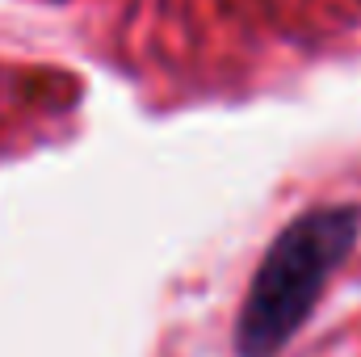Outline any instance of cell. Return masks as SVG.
<instances>
[{"mask_svg": "<svg viewBox=\"0 0 361 357\" xmlns=\"http://www.w3.org/2000/svg\"><path fill=\"white\" fill-rule=\"evenodd\" d=\"M357 231V206H319V210L298 214L290 227H281L244 294V307L235 320V353H281L290 337L307 324L311 307L319 303L336 265L353 253Z\"/></svg>", "mask_w": 361, "mask_h": 357, "instance_id": "cell-1", "label": "cell"}]
</instances>
